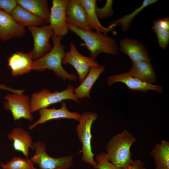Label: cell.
Wrapping results in <instances>:
<instances>
[{"label": "cell", "instance_id": "cell-1", "mask_svg": "<svg viewBox=\"0 0 169 169\" xmlns=\"http://www.w3.org/2000/svg\"><path fill=\"white\" fill-rule=\"evenodd\" d=\"M51 38L53 45L52 48L42 57L33 61L32 70L44 71L46 69H50L64 81L68 79L76 81L78 79L77 75L73 73H69L62 66V60L65 53L64 46L61 43L63 37L53 33Z\"/></svg>", "mask_w": 169, "mask_h": 169}, {"label": "cell", "instance_id": "cell-2", "mask_svg": "<svg viewBox=\"0 0 169 169\" xmlns=\"http://www.w3.org/2000/svg\"><path fill=\"white\" fill-rule=\"evenodd\" d=\"M137 139L126 130L112 137L106 146V159L122 169H126L134 160L131 158V148Z\"/></svg>", "mask_w": 169, "mask_h": 169}, {"label": "cell", "instance_id": "cell-3", "mask_svg": "<svg viewBox=\"0 0 169 169\" xmlns=\"http://www.w3.org/2000/svg\"><path fill=\"white\" fill-rule=\"evenodd\" d=\"M69 30L79 37L84 42V45L90 52V57L95 60L101 53L117 55L119 53L116 40L106 34L93 31L83 30L70 23H67Z\"/></svg>", "mask_w": 169, "mask_h": 169}, {"label": "cell", "instance_id": "cell-4", "mask_svg": "<svg viewBox=\"0 0 169 169\" xmlns=\"http://www.w3.org/2000/svg\"><path fill=\"white\" fill-rule=\"evenodd\" d=\"M97 117L98 115L95 112H84L81 115L78 121L79 123L76 127V133L82 145L80 152L82 153V160L93 167L97 162L94 159V155L92 151L91 128L93 123Z\"/></svg>", "mask_w": 169, "mask_h": 169}, {"label": "cell", "instance_id": "cell-5", "mask_svg": "<svg viewBox=\"0 0 169 169\" xmlns=\"http://www.w3.org/2000/svg\"><path fill=\"white\" fill-rule=\"evenodd\" d=\"M74 89L72 85L69 84L65 90L61 91L51 92L47 89H43L39 92L33 93L30 99L31 113L47 108L51 105L65 100H71L79 103L74 92Z\"/></svg>", "mask_w": 169, "mask_h": 169}, {"label": "cell", "instance_id": "cell-6", "mask_svg": "<svg viewBox=\"0 0 169 169\" xmlns=\"http://www.w3.org/2000/svg\"><path fill=\"white\" fill-rule=\"evenodd\" d=\"M33 145L35 150L30 160L40 169H69L73 164L74 155L53 157L46 151V144L39 141Z\"/></svg>", "mask_w": 169, "mask_h": 169}, {"label": "cell", "instance_id": "cell-7", "mask_svg": "<svg viewBox=\"0 0 169 169\" xmlns=\"http://www.w3.org/2000/svg\"><path fill=\"white\" fill-rule=\"evenodd\" d=\"M4 108L10 110L15 121L24 118L30 121L33 116L31 112L30 99L28 95L15 93L6 95Z\"/></svg>", "mask_w": 169, "mask_h": 169}, {"label": "cell", "instance_id": "cell-8", "mask_svg": "<svg viewBox=\"0 0 169 169\" xmlns=\"http://www.w3.org/2000/svg\"><path fill=\"white\" fill-rule=\"evenodd\" d=\"M66 64L71 65L76 70L80 83L84 80L91 67L100 65L97 61L93 60L90 57H86L81 54L73 42L70 43L69 50L65 52L62 60V64Z\"/></svg>", "mask_w": 169, "mask_h": 169}, {"label": "cell", "instance_id": "cell-9", "mask_svg": "<svg viewBox=\"0 0 169 169\" xmlns=\"http://www.w3.org/2000/svg\"><path fill=\"white\" fill-rule=\"evenodd\" d=\"M28 27L33 41V48L30 52L33 60H35L49 52L52 48L49 39L53 33L49 25Z\"/></svg>", "mask_w": 169, "mask_h": 169}, {"label": "cell", "instance_id": "cell-10", "mask_svg": "<svg viewBox=\"0 0 169 169\" xmlns=\"http://www.w3.org/2000/svg\"><path fill=\"white\" fill-rule=\"evenodd\" d=\"M69 0H53L50 11L49 24L53 33L63 37L66 35L68 29L65 13Z\"/></svg>", "mask_w": 169, "mask_h": 169}, {"label": "cell", "instance_id": "cell-11", "mask_svg": "<svg viewBox=\"0 0 169 169\" xmlns=\"http://www.w3.org/2000/svg\"><path fill=\"white\" fill-rule=\"evenodd\" d=\"M107 81L109 86L116 82H121L133 91L145 92L150 90H154L161 93L163 91V88L160 85L141 81L131 76L128 72L110 76L108 77Z\"/></svg>", "mask_w": 169, "mask_h": 169}, {"label": "cell", "instance_id": "cell-12", "mask_svg": "<svg viewBox=\"0 0 169 169\" xmlns=\"http://www.w3.org/2000/svg\"><path fill=\"white\" fill-rule=\"evenodd\" d=\"M119 45V50L127 55L132 62L141 61L150 62L151 58L147 49L136 39L124 38L120 40Z\"/></svg>", "mask_w": 169, "mask_h": 169}, {"label": "cell", "instance_id": "cell-13", "mask_svg": "<svg viewBox=\"0 0 169 169\" xmlns=\"http://www.w3.org/2000/svg\"><path fill=\"white\" fill-rule=\"evenodd\" d=\"M38 111L40 117L28 127L30 130L33 129L38 125L50 120L64 118L73 119L78 121L81 116V115L77 112L69 111L66 103L64 102L61 103V107L59 109H56L54 107L45 108L39 110Z\"/></svg>", "mask_w": 169, "mask_h": 169}, {"label": "cell", "instance_id": "cell-14", "mask_svg": "<svg viewBox=\"0 0 169 169\" xmlns=\"http://www.w3.org/2000/svg\"><path fill=\"white\" fill-rule=\"evenodd\" d=\"M66 22L85 31H90L86 13L81 0H69L65 10Z\"/></svg>", "mask_w": 169, "mask_h": 169}, {"label": "cell", "instance_id": "cell-15", "mask_svg": "<svg viewBox=\"0 0 169 169\" xmlns=\"http://www.w3.org/2000/svg\"><path fill=\"white\" fill-rule=\"evenodd\" d=\"M25 33L24 27L16 22L10 14L0 9V39L2 40L21 37Z\"/></svg>", "mask_w": 169, "mask_h": 169}, {"label": "cell", "instance_id": "cell-16", "mask_svg": "<svg viewBox=\"0 0 169 169\" xmlns=\"http://www.w3.org/2000/svg\"><path fill=\"white\" fill-rule=\"evenodd\" d=\"M33 61L30 52L17 51L9 58L8 65L12 75L17 76L29 73L32 70Z\"/></svg>", "mask_w": 169, "mask_h": 169}, {"label": "cell", "instance_id": "cell-17", "mask_svg": "<svg viewBox=\"0 0 169 169\" xmlns=\"http://www.w3.org/2000/svg\"><path fill=\"white\" fill-rule=\"evenodd\" d=\"M9 140L13 141L14 149L22 152L27 158L29 154V149L34 150L32 141V137L21 127L14 128L7 136Z\"/></svg>", "mask_w": 169, "mask_h": 169}, {"label": "cell", "instance_id": "cell-18", "mask_svg": "<svg viewBox=\"0 0 169 169\" xmlns=\"http://www.w3.org/2000/svg\"><path fill=\"white\" fill-rule=\"evenodd\" d=\"M105 70V67L100 65L91 67L81 84L74 89V93L78 99L90 98V92L95 83L101 74Z\"/></svg>", "mask_w": 169, "mask_h": 169}, {"label": "cell", "instance_id": "cell-19", "mask_svg": "<svg viewBox=\"0 0 169 169\" xmlns=\"http://www.w3.org/2000/svg\"><path fill=\"white\" fill-rule=\"evenodd\" d=\"M128 71L130 75L141 81L152 84L157 80L153 67L150 62L141 61L132 62Z\"/></svg>", "mask_w": 169, "mask_h": 169}, {"label": "cell", "instance_id": "cell-20", "mask_svg": "<svg viewBox=\"0 0 169 169\" xmlns=\"http://www.w3.org/2000/svg\"><path fill=\"white\" fill-rule=\"evenodd\" d=\"M17 4L49 24L50 11L47 0H16Z\"/></svg>", "mask_w": 169, "mask_h": 169}, {"label": "cell", "instance_id": "cell-21", "mask_svg": "<svg viewBox=\"0 0 169 169\" xmlns=\"http://www.w3.org/2000/svg\"><path fill=\"white\" fill-rule=\"evenodd\" d=\"M81 1L85 10L88 25L91 30L95 29L97 33L105 34L109 32H113V28L111 26L105 27L100 23L95 11L96 0H81Z\"/></svg>", "mask_w": 169, "mask_h": 169}, {"label": "cell", "instance_id": "cell-22", "mask_svg": "<svg viewBox=\"0 0 169 169\" xmlns=\"http://www.w3.org/2000/svg\"><path fill=\"white\" fill-rule=\"evenodd\" d=\"M155 169H169V142L162 140L156 144L150 152Z\"/></svg>", "mask_w": 169, "mask_h": 169}, {"label": "cell", "instance_id": "cell-23", "mask_svg": "<svg viewBox=\"0 0 169 169\" xmlns=\"http://www.w3.org/2000/svg\"><path fill=\"white\" fill-rule=\"evenodd\" d=\"M10 14L16 22L24 27L46 24L41 19L18 4Z\"/></svg>", "mask_w": 169, "mask_h": 169}, {"label": "cell", "instance_id": "cell-24", "mask_svg": "<svg viewBox=\"0 0 169 169\" xmlns=\"http://www.w3.org/2000/svg\"><path fill=\"white\" fill-rule=\"evenodd\" d=\"M158 2L157 0H144L140 6L129 14L125 15L122 17L115 20L110 25L113 28L120 24L123 31H126L130 28L131 23L135 17L144 8Z\"/></svg>", "mask_w": 169, "mask_h": 169}, {"label": "cell", "instance_id": "cell-25", "mask_svg": "<svg viewBox=\"0 0 169 169\" xmlns=\"http://www.w3.org/2000/svg\"><path fill=\"white\" fill-rule=\"evenodd\" d=\"M30 159L20 157H13L5 164H2L3 169H36Z\"/></svg>", "mask_w": 169, "mask_h": 169}, {"label": "cell", "instance_id": "cell-26", "mask_svg": "<svg viewBox=\"0 0 169 169\" xmlns=\"http://www.w3.org/2000/svg\"><path fill=\"white\" fill-rule=\"evenodd\" d=\"M95 160L97 163L94 167L95 169H122L108 161L106 158L105 153L104 152L98 153Z\"/></svg>", "mask_w": 169, "mask_h": 169}, {"label": "cell", "instance_id": "cell-27", "mask_svg": "<svg viewBox=\"0 0 169 169\" xmlns=\"http://www.w3.org/2000/svg\"><path fill=\"white\" fill-rule=\"evenodd\" d=\"M113 0H107L105 5L102 8H99L97 5L95 11L99 18L101 19L112 16L114 13L113 9Z\"/></svg>", "mask_w": 169, "mask_h": 169}, {"label": "cell", "instance_id": "cell-28", "mask_svg": "<svg viewBox=\"0 0 169 169\" xmlns=\"http://www.w3.org/2000/svg\"><path fill=\"white\" fill-rule=\"evenodd\" d=\"M152 27L155 33L160 31H169V18L167 17L155 20Z\"/></svg>", "mask_w": 169, "mask_h": 169}, {"label": "cell", "instance_id": "cell-29", "mask_svg": "<svg viewBox=\"0 0 169 169\" xmlns=\"http://www.w3.org/2000/svg\"><path fill=\"white\" fill-rule=\"evenodd\" d=\"M159 46L165 49L169 43V31H162L155 33Z\"/></svg>", "mask_w": 169, "mask_h": 169}, {"label": "cell", "instance_id": "cell-30", "mask_svg": "<svg viewBox=\"0 0 169 169\" xmlns=\"http://www.w3.org/2000/svg\"><path fill=\"white\" fill-rule=\"evenodd\" d=\"M17 4L16 0H0V9L10 14Z\"/></svg>", "mask_w": 169, "mask_h": 169}, {"label": "cell", "instance_id": "cell-31", "mask_svg": "<svg viewBox=\"0 0 169 169\" xmlns=\"http://www.w3.org/2000/svg\"><path fill=\"white\" fill-rule=\"evenodd\" d=\"M143 162L139 159L134 160L133 163L126 169H143L144 167Z\"/></svg>", "mask_w": 169, "mask_h": 169}, {"label": "cell", "instance_id": "cell-32", "mask_svg": "<svg viewBox=\"0 0 169 169\" xmlns=\"http://www.w3.org/2000/svg\"><path fill=\"white\" fill-rule=\"evenodd\" d=\"M0 89L6 90L9 91L13 93H15L17 94H21L23 92V90L22 89H14L9 87L6 85L0 83Z\"/></svg>", "mask_w": 169, "mask_h": 169}, {"label": "cell", "instance_id": "cell-33", "mask_svg": "<svg viewBox=\"0 0 169 169\" xmlns=\"http://www.w3.org/2000/svg\"><path fill=\"white\" fill-rule=\"evenodd\" d=\"M143 169H146V168L145 167H144L143 168Z\"/></svg>", "mask_w": 169, "mask_h": 169}, {"label": "cell", "instance_id": "cell-34", "mask_svg": "<svg viewBox=\"0 0 169 169\" xmlns=\"http://www.w3.org/2000/svg\"><path fill=\"white\" fill-rule=\"evenodd\" d=\"M2 165V164L1 163V162H0V166H1Z\"/></svg>", "mask_w": 169, "mask_h": 169}]
</instances>
